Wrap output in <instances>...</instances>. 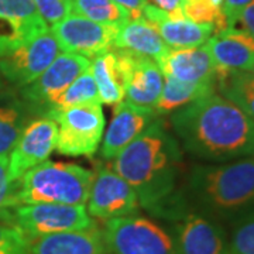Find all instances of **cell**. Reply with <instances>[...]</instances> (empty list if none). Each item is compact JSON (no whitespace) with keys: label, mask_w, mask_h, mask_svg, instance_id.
Listing matches in <instances>:
<instances>
[{"label":"cell","mask_w":254,"mask_h":254,"mask_svg":"<svg viewBox=\"0 0 254 254\" xmlns=\"http://www.w3.org/2000/svg\"><path fill=\"white\" fill-rule=\"evenodd\" d=\"M112 168L137 193L140 206L158 218L177 222L187 212L180 190L184 154L164 120L155 119L113 160Z\"/></svg>","instance_id":"6da1fadb"},{"label":"cell","mask_w":254,"mask_h":254,"mask_svg":"<svg viewBox=\"0 0 254 254\" xmlns=\"http://www.w3.org/2000/svg\"><path fill=\"white\" fill-rule=\"evenodd\" d=\"M170 123L182 148L203 161L254 157V120L220 93L213 92L175 110Z\"/></svg>","instance_id":"7a4b0ae2"},{"label":"cell","mask_w":254,"mask_h":254,"mask_svg":"<svg viewBox=\"0 0 254 254\" xmlns=\"http://www.w3.org/2000/svg\"><path fill=\"white\" fill-rule=\"evenodd\" d=\"M182 198L188 210L233 225L254 212V157L192 165Z\"/></svg>","instance_id":"3957f363"},{"label":"cell","mask_w":254,"mask_h":254,"mask_svg":"<svg viewBox=\"0 0 254 254\" xmlns=\"http://www.w3.org/2000/svg\"><path fill=\"white\" fill-rule=\"evenodd\" d=\"M93 173L78 164L44 161L17 180L18 205H86Z\"/></svg>","instance_id":"277c9868"},{"label":"cell","mask_w":254,"mask_h":254,"mask_svg":"<svg viewBox=\"0 0 254 254\" xmlns=\"http://www.w3.org/2000/svg\"><path fill=\"white\" fill-rule=\"evenodd\" d=\"M102 233L108 254H178L175 237L138 213L108 220Z\"/></svg>","instance_id":"5b68a950"},{"label":"cell","mask_w":254,"mask_h":254,"mask_svg":"<svg viewBox=\"0 0 254 254\" xmlns=\"http://www.w3.org/2000/svg\"><path fill=\"white\" fill-rule=\"evenodd\" d=\"M18 229L30 242L38 237L86 230L96 226L85 205L63 203H30L11 209L3 220Z\"/></svg>","instance_id":"8992f818"},{"label":"cell","mask_w":254,"mask_h":254,"mask_svg":"<svg viewBox=\"0 0 254 254\" xmlns=\"http://www.w3.org/2000/svg\"><path fill=\"white\" fill-rule=\"evenodd\" d=\"M58 127L55 150L66 157H92L105 131L102 103H83L48 113Z\"/></svg>","instance_id":"52a82bcc"},{"label":"cell","mask_w":254,"mask_h":254,"mask_svg":"<svg viewBox=\"0 0 254 254\" xmlns=\"http://www.w3.org/2000/svg\"><path fill=\"white\" fill-rule=\"evenodd\" d=\"M86 210L91 218L112 220L128 215H136L140 210L137 193L130 184L123 180L112 167H100L93 174Z\"/></svg>","instance_id":"ba28073f"},{"label":"cell","mask_w":254,"mask_h":254,"mask_svg":"<svg viewBox=\"0 0 254 254\" xmlns=\"http://www.w3.org/2000/svg\"><path fill=\"white\" fill-rule=\"evenodd\" d=\"M91 68V60L78 54L63 53L57 55L51 65L36 81L20 89V96L26 106L44 115L51 105L82 72Z\"/></svg>","instance_id":"9c48e42d"},{"label":"cell","mask_w":254,"mask_h":254,"mask_svg":"<svg viewBox=\"0 0 254 254\" xmlns=\"http://www.w3.org/2000/svg\"><path fill=\"white\" fill-rule=\"evenodd\" d=\"M118 28L119 26L96 23L72 11L51 26L50 31L64 53L82 55L91 60L113 50Z\"/></svg>","instance_id":"30bf717a"},{"label":"cell","mask_w":254,"mask_h":254,"mask_svg":"<svg viewBox=\"0 0 254 254\" xmlns=\"http://www.w3.org/2000/svg\"><path fill=\"white\" fill-rule=\"evenodd\" d=\"M60 54V47L50 31L38 34L11 54L0 58V73L18 89L36 81Z\"/></svg>","instance_id":"8fae6325"},{"label":"cell","mask_w":254,"mask_h":254,"mask_svg":"<svg viewBox=\"0 0 254 254\" xmlns=\"http://www.w3.org/2000/svg\"><path fill=\"white\" fill-rule=\"evenodd\" d=\"M115 51L122 71L127 102L140 108L154 110L164 86V75L158 64L147 57L122 50Z\"/></svg>","instance_id":"7c38bea8"},{"label":"cell","mask_w":254,"mask_h":254,"mask_svg":"<svg viewBox=\"0 0 254 254\" xmlns=\"http://www.w3.org/2000/svg\"><path fill=\"white\" fill-rule=\"evenodd\" d=\"M57 134L58 127L53 119L41 116L27 123L10 151V178L16 181L28 170L47 161L55 150Z\"/></svg>","instance_id":"4fadbf2b"},{"label":"cell","mask_w":254,"mask_h":254,"mask_svg":"<svg viewBox=\"0 0 254 254\" xmlns=\"http://www.w3.org/2000/svg\"><path fill=\"white\" fill-rule=\"evenodd\" d=\"M48 30L34 0H0V58Z\"/></svg>","instance_id":"5bb4252c"},{"label":"cell","mask_w":254,"mask_h":254,"mask_svg":"<svg viewBox=\"0 0 254 254\" xmlns=\"http://www.w3.org/2000/svg\"><path fill=\"white\" fill-rule=\"evenodd\" d=\"M175 242L178 254H226L225 227L202 213L188 210L177 220Z\"/></svg>","instance_id":"9a60e30c"},{"label":"cell","mask_w":254,"mask_h":254,"mask_svg":"<svg viewBox=\"0 0 254 254\" xmlns=\"http://www.w3.org/2000/svg\"><path fill=\"white\" fill-rule=\"evenodd\" d=\"M157 118L158 116L153 109L140 108L127 100L119 102L105 133V138L102 140V158L106 161L115 160Z\"/></svg>","instance_id":"2e32d148"},{"label":"cell","mask_w":254,"mask_h":254,"mask_svg":"<svg viewBox=\"0 0 254 254\" xmlns=\"http://www.w3.org/2000/svg\"><path fill=\"white\" fill-rule=\"evenodd\" d=\"M205 47L218 71H249L254 65V37L242 28L215 33Z\"/></svg>","instance_id":"e0dca14e"},{"label":"cell","mask_w":254,"mask_h":254,"mask_svg":"<svg viewBox=\"0 0 254 254\" xmlns=\"http://www.w3.org/2000/svg\"><path fill=\"white\" fill-rule=\"evenodd\" d=\"M151 24L170 48H190L203 46L215 34L213 26L193 23L184 16H171L148 1L143 7V16Z\"/></svg>","instance_id":"ac0fdd59"},{"label":"cell","mask_w":254,"mask_h":254,"mask_svg":"<svg viewBox=\"0 0 254 254\" xmlns=\"http://www.w3.org/2000/svg\"><path fill=\"white\" fill-rule=\"evenodd\" d=\"M164 76L188 83H216V65L205 44L190 48H170L158 61Z\"/></svg>","instance_id":"d6986e66"},{"label":"cell","mask_w":254,"mask_h":254,"mask_svg":"<svg viewBox=\"0 0 254 254\" xmlns=\"http://www.w3.org/2000/svg\"><path fill=\"white\" fill-rule=\"evenodd\" d=\"M30 254H108L102 230L63 232L38 237L30 242Z\"/></svg>","instance_id":"ffe728a7"},{"label":"cell","mask_w":254,"mask_h":254,"mask_svg":"<svg viewBox=\"0 0 254 254\" xmlns=\"http://www.w3.org/2000/svg\"><path fill=\"white\" fill-rule=\"evenodd\" d=\"M113 48L147 57L155 63H158L170 51V47L164 43L154 24L144 17L130 18L120 24Z\"/></svg>","instance_id":"44dd1931"},{"label":"cell","mask_w":254,"mask_h":254,"mask_svg":"<svg viewBox=\"0 0 254 254\" xmlns=\"http://www.w3.org/2000/svg\"><path fill=\"white\" fill-rule=\"evenodd\" d=\"M89 71L96 82L102 103L118 105L119 102L125 99L123 78L115 50L95 57L91 61Z\"/></svg>","instance_id":"7402d4cb"},{"label":"cell","mask_w":254,"mask_h":254,"mask_svg":"<svg viewBox=\"0 0 254 254\" xmlns=\"http://www.w3.org/2000/svg\"><path fill=\"white\" fill-rule=\"evenodd\" d=\"M213 92H216L215 82L188 83V82L178 81L171 76H164L163 91L154 108L155 115L160 116V115L173 113L190 102L208 96Z\"/></svg>","instance_id":"603a6c76"},{"label":"cell","mask_w":254,"mask_h":254,"mask_svg":"<svg viewBox=\"0 0 254 254\" xmlns=\"http://www.w3.org/2000/svg\"><path fill=\"white\" fill-rule=\"evenodd\" d=\"M216 91L254 120V73L216 71Z\"/></svg>","instance_id":"cb8c5ba5"},{"label":"cell","mask_w":254,"mask_h":254,"mask_svg":"<svg viewBox=\"0 0 254 254\" xmlns=\"http://www.w3.org/2000/svg\"><path fill=\"white\" fill-rule=\"evenodd\" d=\"M83 103H102L96 82L89 69L82 72L57 99L53 100L43 116H47L51 112L68 109Z\"/></svg>","instance_id":"d4e9b609"},{"label":"cell","mask_w":254,"mask_h":254,"mask_svg":"<svg viewBox=\"0 0 254 254\" xmlns=\"http://www.w3.org/2000/svg\"><path fill=\"white\" fill-rule=\"evenodd\" d=\"M72 11L92 21L110 26H120L131 18L130 11L115 0H72Z\"/></svg>","instance_id":"484cf974"},{"label":"cell","mask_w":254,"mask_h":254,"mask_svg":"<svg viewBox=\"0 0 254 254\" xmlns=\"http://www.w3.org/2000/svg\"><path fill=\"white\" fill-rule=\"evenodd\" d=\"M223 1L225 0H182V14L193 23L213 26L215 33H219L227 28Z\"/></svg>","instance_id":"4316f807"},{"label":"cell","mask_w":254,"mask_h":254,"mask_svg":"<svg viewBox=\"0 0 254 254\" xmlns=\"http://www.w3.org/2000/svg\"><path fill=\"white\" fill-rule=\"evenodd\" d=\"M26 125L27 119L23 106L10 105L0 108V157L13 150Z\"/></svg>","instance_id":"83f0119b"},{"label":"cell","mask_w":254,"mask_h":254,"mask_svg":"<svg viewBox=\"0 0 254 254\" xmlns=\"http://www.w3.org/2000/svg\"><path fill=\"white\" fill-rule=\"evenodd\" d=\"M226 254H254V212L232 225Z\"/></svg>","instance_id":"f1b7e54d"},{"label":"cell","mask_w":254,"mask_h":254,"mask_svg":"<svg viewBox=\"0 0 254 254\" xmlns=\"http://www.w3.org/2000/svg\"><path fill=\"white\" fill-rule=\"evenodd\" d=\"M18 206L17 180L9 177V158L0 157V219L4 220L11 209Z\"/></svg>","instance_id":"f546056e"},{"label":"cell","mask_w":254,"mask_h":254,"mask_svg":"<svg viewBox=\"0 0 254 254\" xmlns=\"http://www.w3.org/2000/svg\"><path fill=\"white\" fill-rule=\"evenodd\" d=\"M0 254H30V240L9 223H0Z\"/></svg>","instance_id":"4dcf8cb0"},{"label":"cell","mask_w":254,"mask_h":254,"mask_svg":"<svg viewBox=\"0 0 254 254\" xmlns=\"http://www.w3.org/2000/svg\"><path fill=\"white\" fill-rule=\"evenodd\" d=\"M34 3L48 27L54 26L72 13V0H34Z\"/></svg>","instance_id":"1f68e13d"},{"label":"cell","mask_w":254,"mask_h":254,"mask_svg":"<svg viewBox=\"0 0 254 254\" xmlns=\"http://www.w3.org/2000/svg\"><path fill=\"white\" fill-rule=\"evenodd\" d=\"M227 27H237L254 37V0L246 4L227 24Z\"/></svg>","instance_id":"d6a6232c"},{"label":"cell","mask_w":254,"mask_h":254,"mask_svg":"<svg viewBox=\"0 0 254 254\" xmlns=\"http://www.w3.org/2000/svg\"><path fill=\"white\" fill-rule=\"evenodd\" d=\"M181 3L182 0H150V4H153L171 16H184L181 10Z\"/></svg>","instance_id":"836d02e7"},{"label":"cell","mask_w":254,"mask_h":254,"mask_svg":"<svg viewBox=\"0 0 254 254\" xmlns=\"http://www.w3.org/2000/svg\"><path fill=\"white\" fill-rule=\"evenodd\" d=\"M115 1L122 4L125 9L128 10L131 18L141 17L143 16V7L147 3V0H115Z\"/></svg>","instance_id":"e575fe53"},{"label":"cell","mask_w":254,"mask_h":254,"mask_svg":"<svg viewBox=\"0 0 254 254\" xmlns=\"http://www.w3.org/2000/svg\"><path fill=\"white\" fill-rule=\"evenodd\" d=\"M252 0H225L223 1V10H225V16H226L227 24L232 18L236 16L240 10L245 7L246 4H249Z\"/></svg>","instance_id":"d590c367"},{"label":"cell","mask_w":254,"mask_h":254,"mask_svg":"<svg viewBox=\"0 0 254 254\" xmlns=\"http://www.w3.org/2000/svg\"><path fill=\"white\" fill-rule=\"evenodd\" d=\"M249 71H250V72H253V73H254V65H253V66H252V68H250V69H249Z\"/></svg>","instance_id":"8d00e7d4"},{"label":"cell","mask_w":254,"mask_h":254,"mask_svg":"<svg viewBox=\"0 0 254 254\" xmlns=\"http://www.w3.org/2000/svg\"><path fill=\"white\" fill-rule=\"evenodd\" d=\"M0 85H1V83H0Z\"/></svg>","instance_id":"74e56055"}]
</instances>
